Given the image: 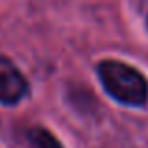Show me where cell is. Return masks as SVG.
I'll return each mask as SVG.
<instances>
[{
  "label": "cell",
  "mask_w": 148,
  "mask_h": 148,
  "mask_svg": "<svg viewBox=\"0 0 148 148\" xmlns=\"http://www.w3.org/2000/svg\"><path fill=\"white\" fill-rule=\"evenodd\" d=\"M26 79L13 66L10 58L0 56V101L6 105H13L26 94Z\"/></svg>",
  "instance_id": "7a4b0ae2"
},
{
  "label": "cell",
  "mask_w": 148,
  "mask_h": 148,
  "mask_svg": "<svg viewBox=\"0 0 148 148\" xmlns=\"http://www.w3.org/2000/svg\"><path fill=\"white\" fill-rule=\"evenodd\" d=\"M99 79L105 90L126 105H145L148 99L146 79L131 66L116 60H105L98 66Z\"/></svg>",
  "instance_id": "6da1fadb"
},
{
  "label": "cell",
  "mask_w": 148,
  "mask_h": 148,
  "mask_svg": "<svg viewBox=\"0 0 148 148\" xmlns=\"http://www.w3.org/2000/svg\"><path fill=\"white\" fill-rule=\"evenodd\" d=\"M30 148H62V145L53 137V133L43 127H32L26 133Z\"/></svg>",
  "instance_id": "3957f363"
}]
</instances>
